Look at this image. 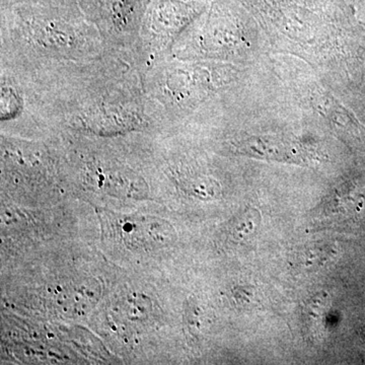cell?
<instances>
[{
    "label": "cell",
    "instance_id": "1",
    "mask_svg": "<svg viewBox=\"0 0 365 365\" xmlns=\"http://www.w3.org/2000/svg\"><path fill=\"white\" fill-rule=\"evenodd\" d=\"M1 67L13 72L23 88V134H157L133 52L107 50L90 61L37 68Z\"/></svg>",
    "mask_w": 365,
    "mask_h": 365
},
{
    "label": "cell",
    "instance_id": "2",
    "mask_svg": "<svg viewBox=\"0 0 365 365\" xmlns=\"http://www.w3.org/2000/svg\"><path fill=\"white\" fill-rule=\"evenodd\" d=\"M0 34V66L14 68L90 61L107 51L79 6H2Z\"/></svg>",
    "mask_w": 365,
    "mask_h": 365
},
{
    "label": "cell",
    "instance_id": "3",
    "mask_svg": "<svg viewBox=\"0 0 365 365\" xmlns=\"http://www.w3.org/2000/svg\"><path fill=\"white\" fill-rule=\"evenodd\" d=\"M225 72L163 60L143 76L146 108L155 133L167 130L225 83Z\"/></svg>",
    "mask_w": 365,
    "mask_h": 365
},
{
    "label": "cell",
    "instance_id": "4",
    "mask_svg": "<svg viewBox=\"0 0 365 365\" xmlns=\"http://www.w3.org/2000/svg\"><path fill=\"white\" fill-rule=\"evenodd\" d=\"M203 4L180 0H153L144 16L134 59L143 76L169 59L173 45L187 26L203 11Z\"/></svg>",
    "mask_w": 365,
    "mask_h": 365
},
{
    "label": "cell",
    "instance_id": "5",
    "mask_svg": "<svg viewBox=\"0 0 365 365\" xmlns=\"http://www.w3.org/2000/svg\"><path fill=\"white\" fill-rule=\"evenodd\" d=\"M73 148L74 173L81 184L113 195L145 196L148 184L143 173L114 153L86 146L78 134H61Z\"/></svg>",
    "mask_w": 365,
    "mask_h": 365
},
{
    "label": "cell",
    "instance_id": "6",
    "mask_svg": "<svg viewBox=\"0 0 365 365\" xmlns=\"http://www.w3.org/2000/svg\"><path fill=\"white\" fill-rule=\"evenodd\" d=\"M79 6L98 29L106 50L134 51L150 0H79Z\"/></svg>",
    "mask_w": 365,
    "mask_h": 365
},
{
    "label": "cell",
    "instance_id": "7",
    "mask_svg": "<svg viewBox=\"0 0 365 365\" xmlns=\"http://www.w3.org/2000/svg\"><path fill=\"white\" fill-rule=\"evenodd\" d=\"M232 148L242 155L278 160V162H306L307 153L297 141L276 136H253L232 140Z\"/></svg>",
    "mask_w": 365,
    "mask_h": 365
},
{
    "label": "cell",
    "instance_id": "8",
    "mask_svg": "<svg viewBox=\"0 0 365 365\" xmlns=\"http://www.w3.org/2000/svg\"><path fill=\"white\" fill-rule=\"evenodd\" d=\"M125 242L135 248H150L163 246L174 241V230L168 222L160 220H140L125 222L123 227Z\"/></svg>",
    "mask_w": 365,
    "mask_h": 365
},
{
    "label": "cell",
    "instance_id": "9",
    "mask_svg": "<svg viewBox=\"0 0 365 365\" xmlns=\"http://www.w3.org/2000/svg\"><path fill=\"white\" fill-rule=\"evenodd\" d=\"M260 218L258 211L254 209L245 211L241 215L235 217L230 227V235L232 239L237 242L249 240L258 230Z\"/></svg>",
    "mask_w": 365,
    "mask_h": 365
},
{
    "label": "cell",
    "instance_id": "10",
    "mask_svg": "<svg viewBox=\"0 0 365 365\" xmlns=\"http://www.w3.org/2000/svg\"><path fill=\"white\" fill-rule=\"evenodd\" d=\"M328 306V302L325 297H316L309 304H307L306 309V319H309L306 325L309 328H316L321 325L319 319H323L325 313L326 307Z\"/></svg>",
    "mask_w": 365,
    "mask_h": 365
},
{
    "label": "cell",
    "instance_id": "11",
    "mask_svg": "<svg viewBox=\"0 0 365 365\" xmlns=\"http://www.w3.org/2000/svg\"><path fill=\"white\" fill-rule=\"evenodd\" d=\"M16 4H42V6H79V0H2V6Z\"/></svg>",
    "mask_w": 365,
    "mask_h": 365
}]
</instances>
